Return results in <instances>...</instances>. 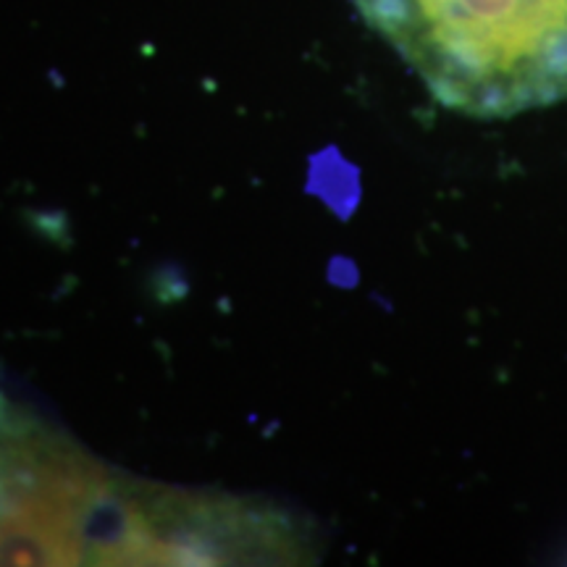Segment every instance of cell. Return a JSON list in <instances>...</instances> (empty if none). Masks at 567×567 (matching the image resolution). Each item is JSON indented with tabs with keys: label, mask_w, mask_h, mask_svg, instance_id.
<instances>
[{
	"label": "cell",
	"mask_w": 567,
	"mask_h": 567,
	"mask_svg": "<svg viewBox=\"0 0 567 567\" xmlns=\"http://www.w3.org/2000/svg\"><path fill=\"white\" fill-rule=\"evenodd\" d=\"M444 109L513 118L567 101V0H352Z\"/></svg>",
	"instance_id": "obj_2"
},
{
	"label": "cell",
	"mask_w": 567,
	"mask_h": 567,
	"mask_svg": "<svg viewBox=\"0 0 567 567\" xmlns=\"http://www.w3.org/2000/svg\"><path fill=\"white\" fill-rule=\"evenodd\" d=\"M163 496L0 394V565H161Z\"/></svg>",
	"instance_id": "obj_1"
}]
</instances>
